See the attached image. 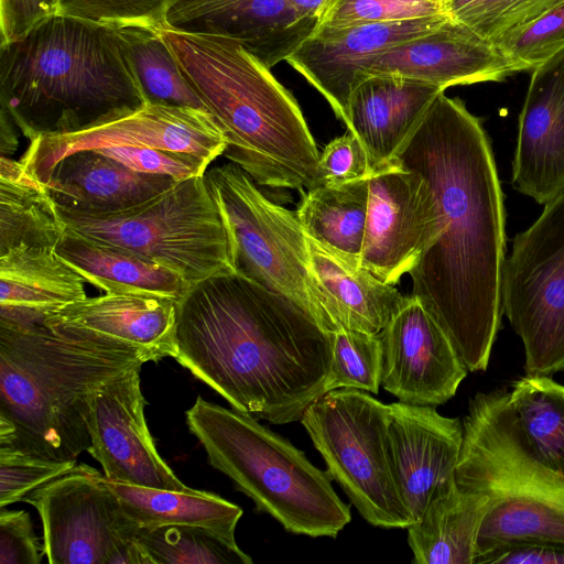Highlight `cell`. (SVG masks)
I'll return each instance as SVG.
<instances>
[{
	"label": "cell",
	"mask_w": 564,
	"mask_h": 564,
	"mask_svg": "<svg viewBox=\"0 0 564 564\" xmlns=\"http://www.w3.org/2000/svg\"><path fill=\"white\" fill-rule=\"evenodd\" d=\"M394 162L421 174L435 204L413 268L412 296L469 371L487 369L502 316L506 213L490 140L459 98L440 93Z\"/></svg>",
	"instance_id": "6da1fadb"
},
{
	"label": "cell",
	"mask_w": 564,
	"mask_h": 564,
	"mask_svg": "<svg viewBox=\"0 0 564 564\" xmlns=\"http://www.w3.org/2000/svg\"><path fill=\"white\" fill-rule=\"evenodd\" d=\"M333 341L301 305L235 272L178 301L173 358L231 408L286 424L326 393Z\"/></svg>",
	"instance_id": "7a4b0ae2"
},
{
	"label": "cell",
	"mask_w": 564,
	"mask_h": 564,
	"mask_svg": "<svg viewBox=\"0 0 564 564\" xmlns=\"http://www.w3.org/2000/svg\"><path fill=\"white\" fill-rule=\"evenodd\" d=\"M147 102L112 23L57 13L0 45V108L30 142Z\"/></svg>",
	"instance_id": "3957f363"
},
{
	"label": "cell",
	"mask_w": 564,
	"mask_h": 564,
	"mask_svg": "<svg viewBox=\"0 0 564 564\" xmlns=\"http://www.w3.org/2000/svg\"><path fill=\"white\" fill-rule=\"evenodd\" d=\"M149 361L142 349L43 323L0 324V449L76 460L90 446L93 391Z\"/></svg>",
	"instance_id": "277c9868"
},
{
	"label": "cell",
	"mask_w": 564,
	"mask_h": 564,
	"mask_svg": "<svg viewBox=\"0 0 564 564\" xmlns=\"http://www.w3.org/2000/svg\"><path fill=\"white\" fill-rule=\"evenodd\" d=\"M160 33L226 139L224 156L258 185L303 192L318 186L319 152L293 95L235 39Z\"/></svg>",
	"instance_id": "5b68a950"
},
{
	"label": "cell",
	"mask_w": 564,
	"mask_h": 564,
	"mask_svg": "<svg viewBox=\"0 0 564 564\" xmlns=\"http://www.w3.org/2000/svg\"><path fill=\"white\" fill-rule=\"evenodd\" d=\"M509 392H479L463 420L457 484L489 499L475 563L514 544L564 545V477L545 465L522 435Z\"/></svg>",
	"instance_id": "8992f818"
},
{
	"label": "cell",
	"mask_w": 564,
	"mask_h": 564,
	"mask_svg": "<svg viewBox=\"0 0 564 564\" xmlns=\"http://www.w3.org/2000/svg\"><path fill=\"white\" fill-rule=\"evenodd\" d=\"M185 417L209 464L286 531L336 538L350 522V508L337 496L326 470L259 420L202 397Z\"/></svg>",
	"instance_id": "52a82bcc"
},
{
	"label": "cell",
	"mask_w": 564,
	"mask_h": 564,
	"mask_svg": "<svg viewBox=\"0 0 564 564\" xmlns=\"http://www.w3.org/2000/svg\"><path fill=\"white\" fill-rule=\"evenodd\" d=\"M57 212L67 229L151 259L180 274L189 288L235 273L231 238L205 175L178 181L117 212Z\"/></svg>",
	"instance_id": "ba28073f"
},
{
	"label": "cell",
	"mask_w": 564,
	"mask_h": 564,
	"mask_svg": "<svg viewBox=\"0 0 564 564\" xmlns=\"http://www.w3.org/2000/svg\"><path fill=\"white\" fill-rule=\"evenodd\" d=\"M204 175L226 220L235 272L294 301L326 329L343 328L334 299L312 270L296 212L269 199L232 162L208 167Z\"/></svg>",
	"instance_id": "9c48e42d"
},
{
	"label": "cell",
	"mask_w": 564,
	"mask_h": 564,
	"mask_svg": "<svg viewBox=\"0 0 564 564\" xmlns=\"http://www.w3.org/2000/svg\"><path fill=\"white\" fill-rule=\"evenodd\" d=\"M389 404L366 391L335 389L301 417L326 473L371 525L406 529L413 521L395 484L387 438Z\"/></svg>",
	"instance_id": "30bf717a"
},
{
	"label": "cell",
	"mask_w": 564,
	"mask_h": 564,
	"mask_svg": "<svg viewBox=\"0 0 564 564\" xmlns=\"http://www.w3.org/2000/svg\"><path fill=\"white\" fill-rule=\"evenodd\" d=\"M501 304L523 343L527 373L564 370V193L514 237L503 264Z\"/></svg>",
	"instance_id": "8fae6325"
},
{
	"label": "cell",
	"mask_w": 564,
	"mask_h": 564,
	"mask_svg": "<svg viewBox=\"0 0 564 564\" xmlns=\"http://www.w3.org/2000/svg\"><path fill=\"white\" fill-rule=\"evenodd\" d=\"M22 501L42 522L51 564H152L139 529L124 513L104 474L85 464L34 489Z\"/></svg>",
	"instance_id": "7c38bea8"
},
{
	"label": "cell",
	"mask_w": 564,
	"mask_h": 564,
	"mask_svg": "<svg viewBox=\"0 0 564 564\" xmlns=\"http://www.w3.org/2000/svg\"><path fill=\"white\" fill-rule=\"evenodd\" d=\"M118 147L169 151L189 160L205 174L224 154L226 139L208 111L148 101L75 132L40 135L30 142L20 161L45 185L63 158L77 151Z\"/></svg>",
	"instance_id": "4fadbf2b"
},
{
	"label": "cell",
	"mask_w": 564,
	"mask_h": 564,
	"mask_svg": "<svg viewBox=\"0 0 564 564\" xmlns=\"http://www.w3.org/2000/svg\"><path fill=\"white\" fill-rule=\"evenodd\" d=\"M142 367L105 382L89 398L88 453L111 481L183 491L184 485L160 456L149 431L141 390Z\"/></svg>",
	"instance_id": "5bb4252c"
},
{
	"label": "cell",
	"mask_w": 564,
	"mask_h": 564,
	"mask_svg": "<svg viewBox=\"0 0 564 564\" xmlns=\"http://www.w3.org/2000/svg\"><path fill=\"white\" fill-rule=\"evenodd\" d=\"M379 336L386 391L405 403L433 406L455 395L468 369L417 299L405 296Z\"/></svg>",
	"instance_id": "9a60e30c"
},
{
	"label": "cell",
	"mask_w": 564,
	"mask_h": 564,
	"mask_svg": "<svg viewBox=\"0 0 564 564\" xmlns=\"http://www.w3.org/2000/svg\"><path fill=\"white\" fill-rule=\"evenodd\" d=\"M369 200L360 263L395 285L409 273L431 237L435 204L424 177L395 162L369 176Z\"/></svg>",
	"instance_id": "2e32d148"
},
{
	"label": "cell",
	"mask_w": 564,
	"mask_h": 564,
	"mask_svg": "<svg viewBox=\"0 0 564 564\" xmlns=\"http://www.w3.org/2000/svg\"><path fill=\"white\" fill-rule=\"evenodd\" d=\"M447 14L344 28L318 25L286 57L344 123L348 101L369 61L384 50L438 26Z\"/></svg>",
	"instance_id": "e0dca14e"
},
{
	"label": "cell",
	"mask_w": 564,
	"mask_h": 564,
	"mask_svg": "<svg viewBox=\"0 0 564 564\" xmlns=\"http://www.w3.org/2000/svg\"><path fill=\"white\" fill-rule=\"evenodd\" d=\"M519 72L496 44L448 17L433 30L372 57L362 76L394 75L445 90L456 85L502 82Z\"/></svg>",
	"instance_id": "ac0fdd59"
},
{
	"label": "cell",
	"mask_w": 564,
	"mask_h": 564,
	"mask_svg": "<svg viewBox=\"0 0 564 564\" xmlns=\"http://www.w3.org/2000/svg\"><path fill=\"white\" fill-rule=\"evenodd\" d=\"M387 438L395 484L414 522L455 477L463 422L433 405L398 401L389 404Z\"/></svg>",
	"instance_id": "d6986e66"
},
{
	"label": "cell",
	"mask_w": 564,
	"mask_h": 564,
	"mask_svg": "<svg viewBox=\"0 0 564 564\" xmlns=\"http://www.w3.org/2000/svg\"><path fill=\"white\" fill-rule=\"evenodd\" d=\"M163 23L235 39L269 68L285 62L318 28L300 19L290 0H173Z\"/></svg>",
	"instance_id": "ffe728a7"
},
{
	"label": "cell",
	"mask_w": 564,
	"mask_h": 564,
	"mask_svg": "<svg viewBox=\"0 0 564 564\" xmlns=\"http://www.w3.org/2000/svg\"><path fill=\"white\" fill-rule=\"evenodd\" d=\"M512 183L542 205L564 193V48L532 72L519 116Z\"/></svg>",
	"instance_id": "44dd1931"
},
{
	"label": "cell",
	"mask_w": 564,
	"mask_h": 564,
	"mask_svg": "<svg viewBox=\"0 0 564 564\" xmlns=\"http://www.w3.org/2000/svg\"><path fill=\"white\" fill-rule=\"evenodd\" d=\"M178 301L147 295L105 294L69 304L43 321L67 334L142 349L156 361L175 352Z\"/></svg>",
	"instance_id": "7402d4cb"
},
{
	"label": "cell",
	"mask_w": 564,
	"mask_h": 564,
	"mask_svg": "<svg viewBox=\"0 0 564 564\" xmlns=\"http://www.w3.org/2000/svg\"><path fill=\"white\" fill-rule=\"evenodd\" d=\"M444 89L394 75L367 74L354 87L345 124L366 150L371 173L390 166Z\"/></svg>",
	"instance_id": "603a6c76"
},
{
	"label": "cell",
	"mask_w": 564,
	"mask_h": 564,
	"mask_svg": "<svg viewBox=\"0 0 564 564\" xmlns=\"http://www.w3.org/2000/svg\"><path fill=\"white\" fill-rule=\"evenodd\" d=\"M176 182L137 172L99 150H83L63 158L44 186L58 209L98 214L138 205Z\"/></svg>",
	"instance_id": "cb8c5ba5"
},
{
	"label": "cell",
	"mask_w": 564,
	"mask_h": 564,
	"mask_svg": "<svg viewBox=\"0 0 564 564\" xmlns=\"http://www.w3.org/2000/svg\"><path fill=\"white\" fill-rule=\"evenodd\" d=\"M85 283L55 248H13L0 254V324H41L86 299Z\"/></svg>",
	"instance_id": "d4e9b609"
},
{
	"label": "cell",
	"mask_w": 564,
	"mask_h": 564,
	"mask_svg": "<svg viewBox=\"0 0 564 564\" xmlns=\"http://www.w3.org/2000/svg\"><path fill=\"white\" fill-rule=\"evenodd\" d=\"M57 253L85 282L107 294L161 296L180 301L189 285L176 272L128 249L94 240L65 227Z\"/></svg>",
	"instance_id": "484cf974"
},
{
	"label": "cell",
	"mask_w": 564,
	"mask_h": 564,
	"mask_svg": "<svg viewBox=\"0 0 564 564\" xmlns=\"http://www.w3.org/2000/svg\"><path fill=\"white\" fill-rule=\"evenodd\" d=\"M488 505L486 495L460 487L455 477L447 481L406 528L412 563L474 564Z\"/></svg>",
	"instance_id": "4316f807"
},
{
	"label": "cell",
	"mask_w": 564,
	"mask_h": 564,
	"mask_svg": "<svg viewBox=\"0 0 564 564\" xmlns=\"http://www.w3.org/2000/svg\"><path fill=\"white\" fill-rule=\"evenodd\" d=\"M306 240L312 270L334 299L343 328L379 334L405 296L362 267L359 260L307 235Z\"/></svg>",
	"instance_id": "83f0119b"
},
{
	"label": "cell",
	"mask_w": 564,
	"mask_h": 564,
	"mask_svg": "<svg viewBox=\"0 0 564 564\" xmlns=\"http://www.w3.org/2000/svg\"><path fill=\"white\" fill-rule=\"evenodd\" d=\"M104 478L124 513L139 529L195 525L237 544L235 531L242 509L216 494L192 488L183 491L158 489Z\"/></svg>",
	"instance_id": "f1b7e54d"
},
{
	"label": "cell",
	"mask_w": 564,
	"mask_h": 564,
	"mask_svg": "<svg viewBox=\"0 0 564 564\" xmlns=\"http://www.w3.org/2000/svg\"><path fill=\"white\" fill-rule=\"evenodd\" d=\"M65 232L56 205L19 160H0V254L17 248H55Z\"/></svg>",
	"instance_id": "f546056e"
},
{
	"label": "cell",
	"mask_w": 564,
	"mask_h": 564,
	"mask_svg": "<svg viewBox=\"0 0 564 564\" xmlns=\"http://www.w3.org/2000/svg\"><path fill=\"white\" fill-rule=\"evenodd\" d=\"M369 177L301 192L296 210L306 235L360 261L369 200Z\"/></svg>",
	"instance_id": "4dcf8cb0"
},
{
	"label": "cell",
	"mask_w": 564,
	"mask_h": 564,
	"mask_svg": "<svg viewBox=\"0 0 564 564\" xmlns=\"http://www.w3.org/2000/svg\"><path fill=\"white\" fill-rule=\"evenodd\" d=\"M508 400L532 452L564 477V386L549 376L527 373L514 382Z\"/></svg>",
	"instance_id": "1f68e13d"
},
{
	"label": "cell",
	"mask_w": 564,
	"mask_h": 564,
	"mask_svg": "<svg viewBox=\"0 0 564 564\" xmlns=\"http://www.w3.org/2000/svg\"><path fill=\"white\" fill-rule=\"evenodd\" d=\"M131 59L147 101L208 111L187 82L160 25L141 23L115 24Z\"/></svg>",
	"instance_id": "d6a6232c"
},
{
	"label": "cell",
	"mask_w": 564,
	"mask_h": 564,
	"mask_svg": "<svg viewBox=\"0 0 564 564\" xmlns=\"http://www.w3.org/2000/svg\"><path fill=\"white\" fill-rule=\"evenodd\" d=\"M140 543L152 564H250L252 558L218 533L195 525L141 529Z\"/></svg>",
	"instance_id": "836d02e7"
},
{
	"label": "cell",
	"mask_w": 564,
	"mask_h": 564,
	"mask_svg": "<svg viewBox=\"0 0 564 564\" xmlns=\"http://www.w3.org/2000/svg\"><path fill=\"white\" fill-rule=\"evenodd\" d=\"M382 350L379 334L351 328L334 332L326 392L357 389L377 394L381 387Z\"/></svg>",
	"instance_id": "e575fe53"
},
{
	"label": "cell",
	"mask_w": 564,
	"mask_h": 564,
	"mask_svg": "<svg viewBox=\"0 0 564 564\" xmlns=\"http://www.w3.org/2000/svg\"><path fill=\"white\" fill-rule=\"evenodd\" d=\"M564 0H443L445 13L496 44Z\"/></svg>",
	"instance_id": "d590c367"
},
{
	"label": "cell",
	"mask_w": 564,
	"mask_h": 564,
	"mask_svg": "<svg viewBox=\"0 0 564 564\" xmlns=\"http://www.w3.org/2000/svg\"><path fill=\"white\" fill-rule=\"evenodd\" d=\"M496 45L521 72L533 70L564 48V1Z\"/></svg>",
	"instance_id": "8d00e7d4"
},
{
	"label": "cell",
	"mask_w": 564,
	"mask_h": 564,
	"mask_svg": "<svg viewBox=\"0 0 564 564\" xmlns=\"http://www.w3.org/2000/svg\"><path fill=\"white\" fill-rule=\"evenodd\" d=\"M446 14L436 0H337L319 25L344 28Z\"/></svg>",
	"instance_id": "74e56055"
},
{
	"label": "cell",
	"mask_w": 564,
	"mask_h": 564,
	"mask_svg": "<svg viewBox=\"0 0 564 564\" xmlns=\"http://www.w3.org/2000/svg\"><path fill=\"white\" fill-rule=\"evenodd\" d=\"M75 466L76 460H56L0 449V508L22 501L34 489Z\"/></svg>",
	"instance_id": "f35d334b"
},
{
	"label": "cell",
	"mask_w": 564,
	"mask_h": 564,
	"mask_svg": "<svg viewBox=\"0 0 564 564\" xmlns=\"http://www.w3.org/2000/svg\"><path fill=\"white\" fill-rule=\"evenodd\" d=\"M173 0H61V13L96 22L161 25Z\"/></svg>",
	"instance_id": "ab89813d"
},
{
	"label": "cell",
	"mask_w": 564,
	"mask_h": 564,
	"mask_svg": "<svg viewBox=\"0 0 564 564\" xmlns=\"http://www.w3.org/2000/svg\"><path fill=\"white\" fill-rule=\"evenodd\" d=\"M370 174L366 150L349 130L327 143L323 152L319 153L318 186L367 178Z\"/></svg>",
	"instance_id": "60d3db41"
},
{
	"label": "cell",
	"mask_w": 564,
	"mask_h": 564,
	"mask_svg": "<svg viewBox=\"0 0 564 564\" xmlns=\"http://www.w3.org/2000/svg\"><path fill=\"white\" fill-rule=\"evenodd\" d=\"M43 555L30 514L0 508V564H40Z\"/></svg>",
	"instance_id": "b9f144b4"
},
{
	"label": "cell",
	"mask_w": 564,
	"mask_h": 564,
	"mask_svg": "<svg viewBox=\"0 0 564 564\" xmlns=\"http://www.w3.org/2000/svg\"><path fill=\"white\" fill-rule=\"evenodd\" d=\"M98 150L140 173L166 175L175 181L204 175L189 160L164 150L140 147H118Z\"/></svg>",
	"instance_id": "7bdbcfd3"
},
{
	"label": "cell",
	"mask_w": 564,
	"mask_h": 564,
	"mask_svg": "<svg viewBox=\"0 0 564 564\" xmlns=\"http://www.w3.org/2000/svg\"><path fill=\"white\" fill-rule=\"evenodd\" d=\"M57 13H61V0H1L0 45L20 37Z\"/></svg>",
	"instance_id": "ee69618b"
},
{
	"label": "cell",
	"mask_w": 564,
	"mask_h": 564,
	"mask_svg": "<svg viewBox=\"0 0 564 564\" xmlns=\"http://www.w3.org/2000/svg\"><path fill=\"white\" fill-rule=\"evenodd\" d=\"M477 564H564V545L528 542L492 551Z\"/></svg>",
	"instance_id": "f6af8a7d"
},
{
	"label": "cell",
	"mask_w": 564,
	"mask_h": 564,
	"mask_svg": "<svg viewBox=\"0 0 564 564\" xmlns=\"http://www.w3.org/2000/svg\"><path fill=\"white\" fill-rule=\"evenodd\" d=\"M300 19L321 23L337 0H290Z\"/></svg>",
	"instance_id": "bcb514c9"
},
{
	"label": "cell",
	"mask_w": 564,
	"mask_h": 564,
	"mask_svg": "<svg viewBox=\"0 0 564 564\" xmlns=\"http://www.w3.org/2000/svg\"><path fill=\"white\" fill-rule=\"evenodd\" d=\"M15 123L11 117L0 108V154L12 158L19 147Z\"/></svg>",
	"instance_id": "7dc6e473"
},
{
	"label": "cell",
	"mask_w": 564,
	"mask_h": 564,
	"mask_svg": "<svg viewBox=\"0 0 564 564\" xmlns=\"http://www.w3.org/2000/svg\"><path fill=\"white\" fill-rule=\"evenodd\" d=\"M436 1H443V0H436Z\"/></svg>",
	"instance_id": "c3c4849f"
}]
</instances>
